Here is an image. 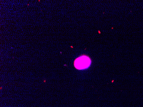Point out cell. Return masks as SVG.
I'll list each match as a JSON object with an SVG mask.
<instances>
[{
    "instance_id": "1",
    "label": "cell",
    "mask_w": 143,
    "mask_h": 107,
    "mask_svg": "<svg viewBox=\"0 0 143 107\" xmlns=\"http://www.w3.org/2000/svg\"><path fill=\"white\" fill-rule=\"evenodd\" d=\"M91 61L89 57L82 56L77 58L74 62V66L79 70L87 69L90 66Z\"/></svg>"
}]
</instances>
